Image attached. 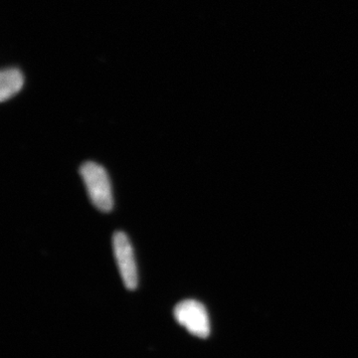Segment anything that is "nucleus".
Instances as JSON below:
<instances>
[{"label":"nucleus","instance_id":"nucleus-3","mask_svg":"<svg viewBox=\"0 0 358 358\" xmlns=\"http://www.w3.org/2000/svg\"><path fill=\"white\" fill-rule=\"evenodd\" d=\"M113 246L124 287L129 291H134L138 288V275L131 241L122 231H117L113 237Z\"/></svg>","mask_w":358,"mask_h":358},{"label":"nucleus","instance_id":"nucleus-1","mask_svg":"<svg viewBox=\"0 0 358 358\" xmlns=\"http://www.w3.org/2000/svg\"><path fill=\"white\" fill-rule=\"evenodd\" d=\"M80 173L94 206L105 213L112 211L114 197L109 174L106 169L96 162H87L80 167Z\"/></svg>","mask_w":358,"mask_h":358},{"label":"nucleus","instance_id":"nucleus-4","mask_svg":"<svg viewBox=\"0 0 358 358\" xmlns=\"http://www.w3.org/2000/svg\"><path fill=\"white\" fill-rule=\"evenodd\" d=\"M24 77L20 70L9 68L2 71L0 75V101L2 103L13 98L22 89Z\"/></svg>","mask_w":358,"mask_h":358},{"label":"nucleus","instance_id":"nucleus-2","mask_svg":"<svg viewBox=\"0 0 358 358\" xmlns=\"http://www.w3.org/2000/svg\"><path fill=\"white\" fill-rule=\"evenodd\" d=\"M174 317L180 326L199 338L210 334V322L203 303L195 300L181 301L174 308Z\"/></svg>","mask_w":358,"mask_h":358}]
</instances>
